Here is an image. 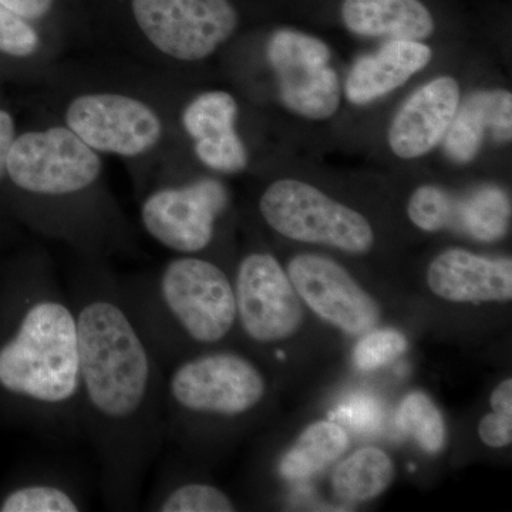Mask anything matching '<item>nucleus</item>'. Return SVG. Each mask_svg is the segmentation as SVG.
I'll return each mask as SVG.
<instances>
[{
    "instance_id": "obj_1",
    "label": "nucleus",
    "mask_w": 512,
    "mask_h": 512,
    "mask_svg": "<svg viewBox=\"0 0 512 512\" xmlns=\"http://www.w3.org/2000/svg\"><path fill=\"white\" fill-rule=\"evenodd\" d=\"M69 298L79 332L80 429L99 458L106 504L133 511L165 443V370L106 269L74 276Z\"/></svg>"
},
{
    "instance_id": "obj_2",
    "label": "nucleus",
    "mask_w": 512,
    "mask_h": 512,
    "mask_svg": "<svg viewBox=\"0 0 512 512\" xmlns=\"http://www.w3.org/2000/svg\"><path fill=\"white\" fill-rule=\"evenodd\" d=\"M22 293L0 343V390L26 407L46 436L69 439L82 433L76 313L49 266Z\"/></svg>"
},
{
    "instance_id": "obj_3",
    "label": "nucleus",
    "mask_w": 512,
    "mask_h": 512,
    "mask_svg": "<svg viewBox=\"0 0 512 512\" xmlns=\"http://www.w3.org/2000/svg\"><path fill=\"white\" fill-rule=\"evenodd\" d=\"M131 316L165 372L220 346L237 328L234 282L197 255L171 259L150 278L120 281Z\"/></svg>"
},
{
    "instance_id": "obj_4",
    "label": "nucleus",
    "mask_w": 512,
    "mask_h": 512,
    "mask_svg": "<svg viewBox=\"0 0 512 512\" xmlns=\"http://www.w3.org/2000/svg\"><path fill=\"white\" fill-rule=\"evenodd\" d=\"M268 383L249 357L211 349L165 372V439L194 446L205 424L251 416L264 402Z\"/></svg>"
},
{
    "instance_id": "obj_5",
    "label": "nucleus",
    "mask_w": 512,
    "mask_h": 512,
    "mask_svg": "<svg viewBox=\"0 0 512 512\" xmlns=\"http://www.w3.org/2000/svg\"><path fill=\"white\" fill-rule=\"evenodd\" d=\"M259 211L269 227L292 241L328 245L356 255L366 254L375 244V232L366 217L302 181L279 180L269 185Z\"/></svg>"
},
{
    "instance_id": "obj_6",
    "label": "nucleus",
    "mask_w": 512,
    "mask_h": 512,
    "mask_svg": "<svg viewBox=\"0 0 512 512\" xmlns=\"http://www.w3.org/2000/svg\"><path fill=\"white\" fill-rule=\"evenodd\" d=\"M101 168L97 151L69 127H52L15 138L6 175L32 197L64 200L90 190L99 180Z\"/></svg>"
},
{
    "instance_id": "obj_7",
    "label": "nucleus",
    "mask_w": 512,
    "mask_h": 512,
    "mask_svg": "<svg viewBox=\"0 0 512 512\" xmlns=\"http://www.w3.org/2000/svg\"><path fill=\"white\" fill-rule=\"evenodd\" d=\"M131 9L148 42L183 62L211 56L238 26L229 0H131Z\"/></svg>"
},
{
    "instance_id": "obj_8",
    "label": "nucleus",
    "mask_w": 512,
    "mask_h": 512,
    "mask_svg": "<svg viewBox=\"0 0 512 512\" xmlns=\"http://www.w3.org/2000/svg\"><path fill=\"white\" fill-rule=\"evenodd\" d=\"M266 56L286 109L309 120L336 114L342 89L325 42L298 30L281 29L269 37Z\"/></svg>"
},
{
    "instance_id": "obj_9",
    "label": "nucleus",
    "mask_w": 512,
    "mask_h": 512,
    "mask_svg": "<svg viewBox=\"0 0 512 512\" xmlns=\"http://www.w3.org/2000/svg\"><path fill=\"white\" fill-rule=\"evenodd\" d=\"M232 282L237 326L256 345L284 342L301 329L302 299L275 256L265 252L244 256Z\"/></svg>"
},
{
    "instance_id": "obj_10",
    "label": "nucleus",
    "mask_w": 512,
    "mask_h": 512,
    "mask_svg": "<svg viewBox=\"0 0 512 512\" xmlns=\"http://www.w3.org/2000/svg\"><path fill=\"white\" fill-rule=\"evenodd\" d=\"M228 191L214 178L151 192L141 205V224L154 241L180 255L210 247L215 224L228 205Z\"/></svg>"
},
{
    "instance_id": "obj_11",
    "label": "nucleus",
    "mask_w": 512,
    "mask_h": 512,
    "mask_svg": "<svg viewBox=\"0 0 512 512\" xmlns=\"http://www.w3.org/2000/svg\"><path fill=\"white\" fill-rule=\"evenodd\" d=\"M67 127L99 153L137 157L157 146L163 124L143 101L124 94H84L69 104Z\"/></svg>"
},
{
    "instance_id": "obj_12",
    "label": "nucleus",
    "mask_w": 512,
    "mask_h": 512,
    "mask_svg": "<svg viewBox=\"0 0 512 512\" xmlns=\"http://www.w3.org/2000/svg\"><path fill=\"white\" fill-rule=\"evenodd\" d=\"M286 274L302 302L333 328L349 336H363L379 325L380 308L375 299L333 259L296 255Z\"/></svg>"
},
{
    "instance_id": "obj_13",
    "label": "nucleus",
    "mask_w": 512,
    "mask_h": 512,
    "mask_svg": "<svg viewBox=\"0 0 512 512\" xmlns=\"http://www.w3.org/2000/svg\"><path fill=\"white\" fill-rule=\"evenodd\" d=\"M460 99V86L454 77L441 76L423 84L393 117L389 128L393 153L403 160L431 153L446 136Z\"/></svg>"
},
{
    "instance_id": "obj_14",
    "label": "nucleus",
    "mask_w": 512,
    "mask_h": 512,
    "mask_svg": "<svg viewBox=\"0 0 512 512\" xmlns=\"http://www.w3.org/2000/svg\"><path fill=\"white\" fill-rule=\"evenodd\" d=\"M427 285L456 303L510 302L512 259L487 258L461 248L441 252L427 268Z\"/></svg>"
},
{
    "instance_id": "obj_15",
    "label": "nucleus",
    "mask_w": 512,
    "mask_h": 512,
    "mask_svg": "<svg viewBox=\"0 0 512 512\" xmlns=\"http://www.w3.org/2000/svg\"><path fill=\"white\" fill-rule=\"evenodd\" d=\"M431 55L430 47L419 40H387L382 49L353 64L346 79V97L356 106L382 99L423 70Z\"/></svg>"
},
{
    "instance_id": "obj_16",
    "label": "nucleus",
    "mask_w": 512,
    "mask_h": 512,
    "mask_svg": "<svg viewBox=\"0 0 512 512\" xmlns=\"http://www.w3.org/2000/svg\"><path fill=\"white\" fill-rule=\"evenodd\" d=\"M490 133L498 143L512 136V96L507 90H484L470 94L448 127L444 153L453 163L467 164L480 153Z\"/></svg>"
},
{
    "instance_id": "obj_17",
    "label": "nucleus",
    "mask_w": 512,
    "mask_h": 512,
    "mask_svg": "<svg viewBox=\"0 0 512 512\" xmlns=\"http://www.w3.org/2000/svg\"><path fill=\"white\" fill-rule=\"evenodd\" d=\"M342 19L357 36L386 40H421L436 22L420 0H343Z\"/></svg>"
},
{
    "instance_id": "obj_18",
    "label": "nucleus",
    "mask_w": 512,
    "mask_h": 512,
    "mask_svg": "<svg viewBox=\"0 0 512 512\" xmlns=\"http://www.w3.org/2000/svg\"><path fill=\"white\" fill-rule=\"evenodd\" d=\"M394 480L392 457L379 447H363L340 461L333 470L332 490L343 503L375 500Z\"/></svg>"
},
{
    "instance_id": "obj_19",
    "label": "nucleus",
    "mask_w": 512,
    "mask_h": 512,
    "mask_svg": "<svg viewBox=\"0 0 512 512\" xmlns=\"http://www.w3.org/2000/svg\"><path fill=\"white\" fill-rule=\"evenodd\" d=\"M349 436L339 424L315 421L282 457L279 473L286 480H305L338 461L349 448Z\"/></svg>"
},
{
    "instance_id": "obj_20",
    "label": "nucleus",
    "mask_w": 512,
    "mask_h": 512,
    "mask_svg": "<svg viewBox=\"0 0 512 512\" xmlns=\"http://www.w3.org/2000/svg\"><path fill=\"white\" fill-rule=\"evenodd\" d=\"M238 104L227 92H207L185 107L183 124L195 143H214L234 136Z\"/></svg>"
},
{
    "instance_id": "obj_21",
    "label": "nucleus",
    "mask_w": 512,
    "mask_h": 512,
    "mask_svg": "<svg viewBox=\"0 0 512 512\" xmlns=\"http://www.w3.org/2000/svg\"><path fill=\"white\" fill-rule=\"evenodd\" d=\"M86 510L83 495L76 487L59 477L15 488L3 498L2 512H79Z\"/></svg>"
},
{
    "instance_id": "obj_22",
    "label": "nucleus",
    "mask_w": 512,
    "mask_h": 512,
    "mask_svg": "<svg viewBox=\"0 0 512 512\" xmlns=\"http://www.w3.org/2000/svg\"><path fill=\"white\" fill-rule=\"evenodd\" d=\"M510 217V202L500 188L484 187L464 202L457 201L454 227H463L471 237L494 241L504 234Z\"/></svg>"
},
{
    "instance_id": "obj_23",
    "label": "nucleus",
    "mask_w": 512,
    "mask_h": 512,
    "mask_svg": "<svg viewBox=\"0 0 512 512\" xmlns=\"http://www.w3.org/2000/svg\"><path fill=\"white\" fill-rule=\"evenodd\" d=\"M148 510L160 512H232L234 501L221 488L202 481H175L163 485Z\"/></svg>"
},
{
    "instance_id": "obj_24",
    "label": "nucleus",
    "mask_w": 512,
    "mask_h": 512,
    "mask_svg": "<svg viewBox=\"0 0 512 512\" xmlns=\"http://www.w3.org/2000/svg\"><path fill=\"white\" fill-rule=\"evenodd\" d=\"M397 421L427 453L437 454L443 450L447 439L446 423L439 407L426 393H410L400 406Z\"/></svg>"
},
{
    "instance_id": "obj_25",
    "label": "nucleus",
    "mask_w": 512,
    "mask_h": 512,
    "mask_svg": "<svg viewBox=\"0 0 512 512\" xmlns=\"http://www.w3.org/2000/svg\"><path fill=\"white\" fill-rule=\"evenodd\" d=\"M456 211L457 201L436 185H421L413 192L407 204L410 221L426 232L454 227Z\"/></svg>"
},
{
    "instance_id": "obj_26",
    "label": "nucleus",
    "mask_w": 512,
    "mask_h": 512,
    "mask_svg": "<svg viewBox=\"0 0 512 512\" xmlns=\"http://www.w3.org/2000/svg\"><path fill=\"white\" fill-rule=\"evenodd\" d=\"M491 410L478 424V436L487 447L504 448L512 443V380L505 379L490 397Z\"/></svg>"
},
{
    "instance_id": "obj_27",
    "label": "nucleus",
    "mask_w": 512,
    "mask_h": 512,
    "mask_svg": "<svg viewBox=\"0 0 512 512\" xmlns=\"http://www.w3.org/2000/svg\"><path fill=\"white\" fill-rule=\"evenodd\" d=\"M407 350V339L394 329H373L357 343L353 359L360 370L370 372L393 362Z\"/></svg>"
},
{
    "instance_id": "obj_28",
    "label": "nucleus",
    "mask_w": 512,
    "mask_h": 512,
    "mask_svg": "<svg viewBox=\"0 0 512 512\" xmlns=\"http://www.w3.org/2000/svg\"><path fill=\"white\" fill-rule=\"evenodd\" d=\"M40 46L39 35L28 20L20 18L0 3V53L12 57H30Z\"/></svg>"
},
{
    "instance_id": "obj_29",
    "label": "nucleus",
    "mask_w": 512,
    "mask_h": 512,
    "mask_svg": "<svg viewBox=\"0 0 512 512\" xmlns=\"http://www.w3.org/2000/svg\"><path fill=\"white\" fill-rule=\"evenodd\" d=\"M195 154L202 164L220 173H238L248 164L247 148L238 134L214 143H195Z\"/></svg>"
},
{
    "instance_id": "obj_30",
    "label": "nucleus",
    "mask_w": 512,
    "mask_h": 512,
    "mask_svg": "<svg viewBox=\"0 0 512 512\" xmlns=\"http://www.w3.org/2000/svg\"><path fill=\"white\" fill-rule=\"evenodd\" d=\"M0 3L22 19L36 20L47 15L53 0H0Z\"/></svg>"
},
{
    "instance_id": "obj_31",
    "label": "nucleus",
    "mask_w": 512,
    "mask_h": 512,
    "mask_svg": "<svg viewBox=\"0 0 512 512\" xmlns=\"http://www.w3.org/2000/svg\"><path fill=\"white\" fill-rule=\"evenodd\" d=\"M16 138L15 121L8 111L0 110V180L6 175L10 148Z\"/></svg>"
}]
</instances>
